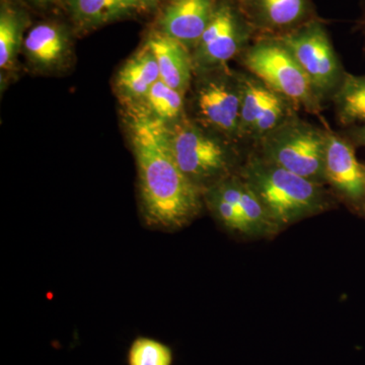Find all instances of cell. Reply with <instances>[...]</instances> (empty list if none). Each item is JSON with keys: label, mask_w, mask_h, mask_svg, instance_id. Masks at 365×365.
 I'll return each mask as SVG.
<instances>
[{"label": "cell", "mask_w": 365, "mask_h": 365, "mask_svg": "<svg viewBox=\"0 0 365 365\" xmlns=\"http://www.w3.org/2000/svg\"><path fill=\"white\" fill-rule=\"evenodd\" d=\"M129 121L144 217L153 227H184L202 208V188L177 165L165 124L133 108Z\"/></svg>", "instance_id": "obj_1"}, {"label": "cell", "mask_w": 365, "mask_h": 365, "mask_svg": "<svg viewBox=\"0 0 365 365\" xmlns=\"http://www.w3.org/2000/svg\"><path fill=\"white\" fill-rule=\"evenodd\" d=\"M240 139L258 143L269 132L295 115L297 107L253 74L241 73Z\"/></svg>", "instance_id": "obj_9"}, {"label": "cell", "mask_w": 365, "mask_h": 365, "mask_svg": "<svg viewBox=\"0 0 365 365\" xmlns=\"http://www.w3.org/2000/svg\"><path fill=\"white\" fill-rule=\"evenodd\" d=\"M241 55L250 73L288 98L295 107L304 108L311 114L321 111L322 103L314 95L306 72L279 38L258 41Z\"/></svg>", "instance_id": "obj_5"}, {"label": "cell", "mask_w": 365, "mask_h": 365, "mask_svg": "<svg viewBox=\"0 0 365 365\" xmlns=\"http://www.w3.org/2000/svg\"><path fill=\"white\" fill-rule=\"evenodd\" d=\"M240 1H244V0H240Z\"/></svg>", "instance_id": "obj_28"}, {"label": "cell", "mask_w": 365, "mask_h": 365, "mask_svg": "<svg viewBox=\"0 0 365 365\" xmlns=\"http://www.w3.org/2000/svg\"><path fill=\"white\" fill-rule=\"evenodd\" d=\"M240 177L260 199L278 228L322 212L328 205L321 184L297 176L260 155L247 160Z\"/></svg>", "instance_id": "obj_2"}, {"label": "cell", "mask_w": 365, "mask_h": 365, "mask_svg": "<svg viewBox=\"0 0 365 365\" xmlns=\"http://www.w3.org/2000/svg\"><path fill=\"white\" fill-rule=\"evenodd\" d=\"M160 79V69L155 55L144 43L120 68L116 88L127 104L134 105L140 102Z\"/></svg>", "instance_id": "obj_15"}, {"label": "cell", "mask_w": 365, "mask_h": 365, "mask_svg": "<svg viewBox=\"0 0 365 365\" xmlns=\"http://www.w3.org/2000/svg\"><path fill=\"white\" fill-rule=\"evenodd\" d=\"M158 0H141V4H143V9H150L153 6H155Z\"/></svg>", "instance_id": "obj_25"}, {"label": "cell", "mask_w": 365, "mask_h": 365, "mask_svg": "<svg viewBox=\"0 0 365 365\" xmlns=\"http://www.w3.org/2000/svg\"><path fill=\"white\" fill-rule=\"evenodd\" d=\"M194 109L201 126L225 138L240 139L241 123V73L227 67L198 72Z\"/></svg>", "instance_id": "obj_6"}, {"label": "cell", "mask_w": 365, "mask_h": 365, "mask_svg": "<svg viewBox=\"0 0 365 365\" xmlns=\"http://www.w3.org/2000/svg\"><path fill=\"white\" fill-rule=\"evenodd\" d=\"M76 21L83 26H100L125 16L132 7L124 0H67Z\"/></svg>", "instance_id": "obj_18"}, {"label": "cell", "mask_w": 365, "mask_h": 365, "mask_svg": "<svg viewBox=\"0 0 365 365\" xmlns=\"http://www.w3.org/2000/svg\"><path fill=\"white\" fill-rule=\"evenodd\" d=\"M26 58L41 71L61 68L71 57V44L66 31L55 24L34 26L24 40Z\"/></svg>", "instance_id": "obj_14"}, {"label": "cell", "mask_w": 365, "mask_h": 365, "mask_svg": "<svg viewBox=\"0 0 365 365\" xmlns=\"http://www.w3.org/2000/svg\"><path fill=\"white\" fill-rule=\"evenodd\" d=\"M207 201L211 210L215 212L216 217L225 227L230 228L232 232H241L246 235V227L242 222L241 213L234 204L225 200L213 190L209 189L206 192Z\"/></svg>", "instance_id": "obj_22"}, {"label": "cell", "mask_w": 365, "mask_h": 365, "mask_svg": "<svg viewBox=\"0 0 365 365\" xmlns=\"http://www.w3.org/2000/svg\"><path fill=\"white\" fill-rule=\"evenodd\" d=\"M126 4H128L129 6L132 7V9H141L143 7V4H141V0H124Z\"/></svg>", "instance_id": "obj_24"}, {"label": "cell", "mask_w": 365, "mask_h": 365, "mask_svg": "<svg viewBox=\"0 0 365 365\" xmlns=\"http://www.w3.org/2000/svg\"><path fill=\"white\" fill-rule=\"evenodd\" d=\"M165 134L177 165L201 188L228 177L234 165V150L215 132L182 118L165 125Z\"/></svg>", "instance_id": "obj_3"}, {"label": "cell", "mask_w": 365, "mask_h": 365, "mask_svg": "<svg viewBox=\"0 0 365 365\" xmlns=\"http://www.w3.org/2000/svg\"><path fill=\"white\" fill-rule=\"evenodd\" d=\"M33 1L38 4H47L52 2L53 0H33Z\"/></svg>", "instance_id": "obj_27"}, {"label": "cell", "mask_w": 365, "mask_h": 365, "mask_svg": "<svg viewBox=\"0 0 365 365\" xmlns=\"http://www.w3.org/2000/svg\"><path fill=\"white\" fill-rule=\"evenodd\" d=\"M279 39L292 53L319 102L332 98L346 73L323 26L311 21L297 30L281 36Z\"/></svg>", "instance_id": "obj_7"}, {"label": "cell", "mask_w": 365, "mask_h": 365, "mask_svg": "<svg viewBox=\"0 0 365 365\" xmlns=\"http://www.w3.org/2000/svg\"><path fill=\"white\" fill-rule=\"evenodd\" d=\"M360 26L365 31V0H364V14H362L361 21H360Z\"/></svg>", "instance_id": "obj_26"}, {"label": "cell", "mask_w": 365, "mask_h": 365, "mask_svg": "<svg viewBox=\"0 0 365 365\" xmlns=\"http://www.w3.org/2000/svg\"><path fill=\"white\" fill-rule=\"evenodd\" d=\"M215 0H170L158 20V31L193 51L216 9Z\"/></svg>", "instance_id": "obj_11"}, {"label": "cell", "mask_w": 365, "mask_h": 365, "mask_svg": "<svg viewBox=\"0 0 365 365\" xmlns=\"http://www.w3.org/2000/svg\"><path fill=\"white\" fill-rule=\"evenodd\" d=\"M347 137L353 144L365 146V124L350 127L347 131Z\"/></svg>", "instance_id": "obj_23"}, {"label": "cell", "mask_w": 365, "mask_h": 365, "mask_svg": "<svg viewBox=\"0 0 365 365\" xmlns=\"http://www.w3.org/2000/svg\"><path fill=\"white\" fill-rule=\"evenodd\" d=\"M262 25L270 29H289L304 20L307 0H256Z\"/></svg>", "instance_id": "obj_19"}, {"label": "cell", "mask_w": 365, "mask_h": 365, "mask_svg": "<svg viewBox=\"0 0 365 365\" xmlns=\"http://www.w3.org/2000/svg\"><path fill=\"white\" fill-rule=\"evenodd\" d=\"M250 32L241 16L228 4L216 6L212 20L192 52L196 73L225 66L247 48Z\"/></svg>", "instance_id": "obj_8"}, {"label": "cell", "mask_w": 365, "mask_h": 365, "mask_svg": "<svg viewBox=\"0 0 365 365\" xmlns=\"http://www.w3.org/2000/svg\"><path fill=\"white\" fill-rule=\"evenodd\" d=\"M145 44L157 60L160 81L185 95L191 85L194 72L191 52L160 31L151 32Z\"/></svg>", "instance_id": "obj_12"}, {"label": "cell", "mask_w": 365, "mask_h": 365, "mask_svg": "<svg viewBox=\"0 0 365 365\" xmlns=\"http://www.w3.org/2000/svg\"><path fill=\"white\" fill-rule=\"evenodd\" d=\"M184 97V93L165 85L160 79L145 97L140 102L131 105V108L158 122L170 125L185 118Z\"/></svg>", "instance_id": "obj_16"}, {"label": "cell", "mask_w": 365, "mask_h": 365, "mask_svg": "<svg viewBox=\"0 0 365 365\" xmlns=\"http://www.w3.org/2000/svg\"><path fill=\"white\" fill-rule=\"evenodd\" d=\"M23 21L11 9L2 7L0 14V67L9 71L16 64L21 44Z\"/></svg>", "instance_id": "obj_20"}, {"label": "cell", "mask_w": 365, "mask_h": 365, "mask_svg": "<svg viewBox=\"0 0 365 365\" xmlns=\"http://www.w3.org/2000/svg\"><path fill=\"white\" fill-rule=\"evenodd\" d=\"M331 100L341 124L348 127L365 124V74L353 76L347 72Z\"/></svg>", "instance_id": "obj_17"}, {"label": "cell", "mask_w": 365, "mask_h": 365, "mask_svg": "<svg viewBox=\"0 0 365 365\" xmlns=\"http://www.w3.org/2000/svg\"><path fill=\"white\" fill-rule=\"evenodd\" d=\"M347 136L327 130L325 180L353 205H365V165Z\"/></svg>", "instance_id": "obj_10"}, {"label": "cell", "mask_w": 365, "mask_h": 365, "mask_svg": "<svg viewBox=\"0 0 365 365\" xmlns=\"http://www.w3.org/2000/svg\"><path fill=\"white\" fill-rule=\"evenodd\" d=\"M210 189L237 208L246 227V235H272L278 230L267 209L241 177L225 178Z\"/></svg>", "instance_id": "obj_13"}, {"label": "cell", "mask_w": 365, "mask_h": 365, "mask_svg": "<svg viewBox=\"0 0 365 365\" xmlns=\"http://www.w3.org/2000/svg\"><path fill=\"white\" fill-rule=\"evenodd\" d=\"M172 361V350L150 338H138L129 351V365H170Z\"/></svg>", "instance_id": "obj_21"}, {"label": "cell", "mask_w": 365, "mask_h": 365, "mask_svg": "<svg viewBox=\"0 0 365 365\" xmlns=\"http://www.w3.org/2000/svg\"><path fill=\"white\" fill-rule=\"evenodd\" d=\"M327 130L297 114L259 141V155L302 178L323 185L325 180Z\"/></svg>", "instance_id": "obj_4"}]
</instances>
